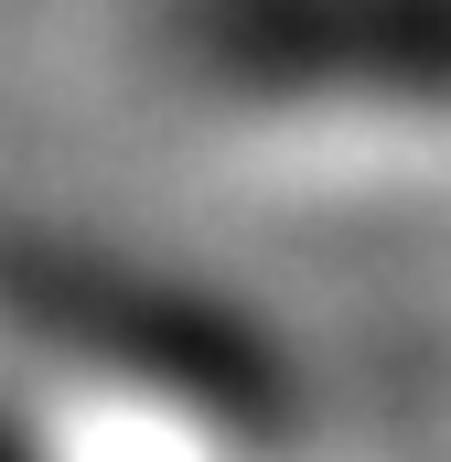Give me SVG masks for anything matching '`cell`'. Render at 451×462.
<instances>
[{
	"instance_id": "6da1fadb",
	"label": "cell",
	"mask_w": 451,
	"mask_h": 462,
	"mask_svg": "<svg viewBox=\"0 0 451 462\" xmlns=\"http://www.w3.org/2000/svg\"><path fill=\"white\" fill-rule=\"evenodd\" d=\"M290 345L183 269L32 236L11 269V462H312Z\"/></svg>"
},
{
	"instance_id": "7a4b0ae2",
	"label": "cell",
	"mask_w": 451,
	"mask_h": 462,
	"mask_svg": "<svg viewBox=\"0 0 451 462\" xmlns=\"http://www.w3.org/2000/svg\"><path fill=\"white\" fill-rule=\"evenodd\" d=\"M140 76L258 151H451V0H140Z\"/></svg>"
}]
</instances>
